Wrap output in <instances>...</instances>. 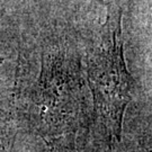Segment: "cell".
I'll list each match as a JSON object with an SVG mask.
<instances>
[{
	"mask_svg": "<svg viewBox=\"0 0 152 152\" xmlns=\"http://www.w3.org/2000/svg\"><path fill=\"white\" fill-rule=\"evenodd\" d=\"M87 78L94 115L110 149L122 142L123 121L132 99L133 79L126 68L122 38V9L107 7L105 23L87 56Z\"/></svg>",
	"mask_w": 152,
	"mask_h": 152,
	"instance_id": "1",
	"label": "cell"
},
{
	"mask_svg": "<svg viewBox=\"0 0 152 152\" xmlns=\"http://www.w3.org/2000/svg\"><path fill=\"white\" fill-rule=\"evenodd\" d=\"M82 78L77 54L65 46L45 51L36 95V127L48 140L76 135L82 108Z\"/></svg>",
	"mask_w": 152,
	"mask_h": 152,
	"instance_id": "2",
	"label": "cell"
},
{
	"mask_svg": "<svg viewBox=\"0 0 152 152\" xmlns=\"http://www.w3.org/2000/svg\"><path fill=\"white\" fill-rule=\"evenodd\" d=\"M75 136L65 135L50 140L49 152H77L75 147Z\"/></svg>",
	"mask_w": 152,
	"mask_h": 152,
	"instance_id": "3",
	"label": "cell"
},
{
	"mask_svg": "<svg viewBox=\"0 0 152 152\" xmlns=\"http://www.w3.org/2000/svg\"><path fill=\"white\" fill-rule=\"evenodd\" d=\"M126 143L124 152H152V135L142 136Z\"/></svg>",
	"mask_w": 152,
	"mask_h": 152,
	"instance_id": "4",
	"label": "cell"
}]
</instances>
